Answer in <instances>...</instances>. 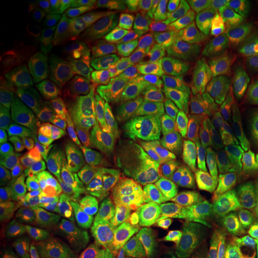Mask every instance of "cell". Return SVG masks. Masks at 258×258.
Masks as SVG:
<instances>
[{
  "instance_id": "6da1fadb",
  "label": "cell",
  "mask_w": 258,
  "mask_h": 258,
  "mask_svg": "<svg viewBox=\"0 0 258 258\" xmlns=\"http://www.w3.org/2000/svg\"><path fill=\"white\" fill-rule=\"evenodd\" d=\"M124 198L154 221L188 185L172 153L129 135L122 148Z\"/></svg>"
},
{
  "instance_id": "7a4b0ae2",
  "label": "cell",
  "mask_w": 258,
  "mask_h": 258,
  "mask_svg": "<svg viewBox=\"0 0 258 258\" xmlns=\"http://www.w3.org/2000/svg\"><path fill=\"white\" fill-rule=\"evenodd\" d=\"M71 164L74 182L86 207H97L114 200L124 186L118 145L110 135L97 131L85 135L74 147Z\"/></svg>"
},
{
  "instance_id": "3957f363",
  "label": "cell",
  "mask_w": 258,
  "mask_h": 258,
  "mask_svg": "<svg viewBox=\"0 0 258 258\" xmlns=\"http://www.w3.org/2000/svg\"><path fill=\"white\" fill-rule=\"evenodd\" d=\"M12 192L19 207L43 220L78 217L83 213L79 192L63 161L37 167L16 183Z\"/></svg>"
},
{
  "instance_id": "277c9868",
  "label": "cell",
  "mask_w": 258,
  "mask_h": 258,
  "mask_svg": "<svg viewBox=\"0 0 258 258\" xmlns=\"http://www.w3.org/2000/svg\"><path fill=\"white\" fill-rule=\"evenodd\" d=\"M231 211L211 192L188 189L167 213V238L178 245L217 238L225 231Z\"/></svg>"
},
{
  "instance_id": "5b68a950",
  "label": "cell",
  "mask_w": 258,
  "mask_h": 258,
  "mask_svg": "<svg viewBox=\"0 0 258 258\" xmlns=\"http://www.w3.org/2000/svg\"><path fill=\"white\" fill-rule=\"evenodd\" d=\"M226 139L209 140L196 148L170 147L188 185L203 189L222 201L227 200V186L232 172L227 165Z\"/></svg>"
},
{
  "instance_id": "8992f818",
  "label": "cell",
  "mask_w": 258,
  "mask_h": 258,
  "mask_svg": "<svg viewBox=\"0 0 258 258\" xmlns=\"http://www.w3.org/2000/svg\"><path fill=\"white\" fill-rule=\"evenodd\" d=\"M178 48L171 46L159 35L141 66L135 84L133 109L135 114L152 112L173 101V67Z\"/></svg>"
},
{
  "instance_id": "52a82bcc",
  "label": "cell",
  "mask_w": 258,
  "mask_h": 258,
  "mask_svg": "<svg viewBox=\"0 0 258 258\" xmlns=\"http://www.w3.org/2000/svg\"><path fill=\"white\" fill-rule=\"evenodd\" d=\"M159 129L172 139L170 147L196 148L209 140L226 139L227 124L212 105L192 101L161 116Z\"/></svg>"
},
{
  "instance_id": "ba28073f",
  "label": "cell",
  "mask_w": 258,
  "mask_h": 258,
  "mask_svg": "<svg viewBox=\"0 0 258 258\" xmlns=\"http://www.w3.org/2000/svg\"><path fill=\"white\" fill-rule=\"evenodd\" d=\"M90 215L104 239L115 249H137L152 235L148 219L137 207L122 200H110Z\"/></svg>"
},
{
  "instance_id": "9c48e42d",
  "label": "cell",
  "mask_w": 258,
  "mask_h": 258,
  "mask_svg": "<svg viewBox=\"0 0 258 258\" xmlns=\"http://www.w3.org/2000/svg\"><path fill=\"white\" fill-rule=\"evenodd\" d=\"M258 92V44L218 71L200 95L218 105L234 104Z\"/></svg>"
},
{
  "instance_id": "30bf717a",
  "label": "cell",
  "mask_w": 258,
  "mask_h": 258,
  "mask_svg": "<svg viewBox=\"0 0 258 258\" xmlns=\"http://www.w3.org/2000/svg\"><path fill=\"white\" fill-rule=\"evenodd\" d=\"M40 231L60 258H109L101 238L89 222L78 217L44 220Z\"/></svg>"
},
{
  "instance_id": "8fae6325",
  "label": "cell",
  "mask_w": 258,
  "mask_h": 258,
  "mask_svg": "<svg viewBox=\"0 0 258 258\" xmlns=\"http://www.w3.org/2000/svg\"><path fill=\"white\" fill-rule=\"evenodd\" d=\"M140 63L127 70L109 71L99 98L101 123L109 134L118 135L128 127L134 114L133 98L135 78L140 73Z\"/></svg>"
},
{
  "instance_id": "7c38bea8",
  "label": "cell",
  "mask_w": 258,
  "mask_h": 258,
  "mask_svg": "<svg viewBox=\"0 0 258 258\" xmlns=\"http://www.w3.org/2000/svg\"><path fill=\"white\" fill-rule=\"evenodd\" d=\"M203 40L178 48L173 67V101H188L209 77L222 69Z\"/></svg>"
},
{
  "instance_id": "4fadbf2b",
  "label": "cell",
  "mask_w": 258,
  "mask_h": 258,
  "mask_svg": "<svg viewBox=\"0 0 258 258\" xmlns=\"http://www.w3.org/2000/svg\"><path fill=\"white\" fill-rule=\"evenodd\" d=\"M35 220L17 202H3L0 222L2 258H29L34 245Z\"/></svg>"
},
{
  "instance_id": "5bb4252c",
  "label": "cell",
  "mask_w": 258,
  "mask_h": 258,
  "mask_svg": "<svg viewBox=\"0 0 258 258\" xmlns=\"http://www.w3.org/2000/svg\"><path fill=\"white\" fill-rule=\"evenodd\" d=\"M239 212L231 211L228 222L221 235L211 239L192 240L179 245L182 249L176 258H239L237 224Z\"/></svg>"
},
{
  "instance_id": "9a60e30c",
  "label": "cell",
  "mask_w": 258,
  "mask_h": 258,
  "mask_svg": "<svg viewBox=\"0 0 258 258\" xmlns=\"http://www.w3.org/2000/svg\"><path fill=\"white\" fill-rule=\"evenodd\" d=\"M235 16H209V17H200L192 19H183V21H173L164 29L161 36L171 46L180 48L188 46L194 42L201 41L200 38L225 28L227 24L237 21Z\"/></svg>"
},
{
  "instance_id": "2e32d148",
  "label": "cell",
  "mask_w": 258,
  "mask_h": 258,
  "mask_svg": "<svg viewBox=\"0 0 258 258\" xmlns=\"http://www.w3.org/2000/svg\"><path fill=\"white\" fill-rule=\"evenodd\" d=\"M209 51L226 66L258 44V28H232L203 38Z\"/></svg>"
},
{
  "instance_id": "e0dca14e",
  "label": "cell",
  "mask_w": 258,
  "mask_h": 258,
  "mask_svg": "<svg viewBox=\"0 0 258 258\" xmlns=\"http://www.w3.org/2000/svg\"><path fill=\"white\" fill-rule=\"evenodd\" d=\"M97 18L109 25L112 30L129 34L127 12L123 2L120 0H101L83 3L74 12V27H82L86 21Z\"/></svg>"
},
{
  "instance_id": "ac0fdd59",
  "label": "cell",
  "mask_w": 258,
  "mask_h": 258,
  "mask_svg": "<svg viewBox=\"0 0 258 258\" xmlns=\"http://www.w3.org/2000/svg\"><path fill=\"white\" fill-rule=\"evenodd\" d=\"M152 35L121 34L116 37L109 55V63L116 69L127 70L137 66L148 50L153 48Z\"/></svg>"
},
{
  "instance_id": "d6986e66",
  "label": "cell",
  "mask_w": 258,
  "mask_h": 258,
  "mask_svg": "<svg viewBox=\"0 0 258 258\" xmlns=\"http://www.w3.org/2000/svg\"><path fill=\"white\" fill-rule=\"evenodd\" d=\"M228 151L258 140V99H249L239 106L227 123Z\"/></svg>"
},
{
  "instance_id": "ffe728a7",
  "label": "cell",
  "mask_w": 258,
  "mask_h": 258,
  "mask_svg": "<svg viewBox=\"0 0 258 258\" xmlns=\"http://www.w3.org/2000/svg\"><path fill=\"white\" fill-rule=\"evenodd\" d=\"M241 5L238 0H182L176 21L209 16H235Z\"/></svg>"
},
{
  "instance_id": "44dd1931",
  "label": "cell",
  "mask_w": 258,
  "mask_h": 258,
  "mask_svg": "<svg viewBox=\"0 0 258 258\" xmlns=\"http://www.w3.org/2000/svg\"><path fill=\"white\" fill-rule=\"evenodd\" d=\"M227 202L237 212L258 213V175L232 178L227 186Z\"/></svg>"
},
{
  "instance_id": "7402d4cb",
  "label": "cell",
  "mask_w": 258,
  "mask_h": 258,
  "mask_svg": "<svg viewBox=\"0 0 258 258\" xmlns=\"http://www.w3.org/2000/svg\"><path fill=\"white\" fill-rule=\"evenodd\" d=\"M115 30L97 18L86 21L80 27L82 46L95 56H102L115 37Z\"/></svg>"
},
{
  "instance_id": "603a6c76",
  "label": "cell",
  "mask_w": 258,
  "mask_h": 258,
  "mask_svg": "<svg viewBox=\"0 0 258 258\" xmlns=\"http://www.w3.org/2000/svg\"><path fill=\"white\" fill-rule=\"evenodd\" d=\"M66 74L71 84L85 93H95L104 85L103 70L96 63L74 61L67 64Z\"/></svg>"
},
{
  "instance_id": "cb8c5ba5",
  "label": "cell",
  "mask_w": 258,
  "mask_h": 258,
  "mask_svg": "<svg viewBox=\"0 0 258 258\" xmlns=\"http://www.w3.org/2000/svg\"><path fill=\"white\" fill-rule=\"evenodd\" d=\"M123 4L127 12L129 34L152 35L151 22L153 0H124Z\"/></svg>"
},
{
  "instance_id": "d4e9b609",
  "label": "cell",
  "mask_w": 258,
  "mask_h": 258,
  "mask_svg": "<svg viewBox=\"0 0 258 258\" xmlns=\"http://www.w3.org/2000/svg\"><path fill=\"white\" fill-rule=\"evenodd\" d=\"M227 165L241 176L258 175V140L228 151Z\"/></svg>"
},
{
  "instance_id": "484cf974",
  "label": "cell",
  "mask_w": 258,
  "mask_h": 258,
  "mask_svg": "<svg viewBox=\"0 0 258 258\" xmlns=\"http://www.w3.org/2000/svg\"><path fill=\"white\" fill-rule=\"evenodd\" d=\"M182 0H153L151 34H157L167 22L176 18Z\"/></svg>"
},
{
  "instance_id": "4316f807",
  "label": "cell",
  "mask_w": 258,
  "mask_h": 258,
  "mask_svg": "<svg viewBox=\"0 0 258 258\" xmlns=\"http://www.w3.org/2000/svg\"><path fill=\"white\" fill-rule=\"evenodd\" d=\"M240 226L245 235L258 247V213H247Z\"/></svg>"
},
{
  "instance_id": "83f0119b",
  "label": "cell",
  "mask_w": 258,
  "mask_h": 258,
  "mask_svg": "<svg viewBox=\"0 0 258 258\" xmlns=\"http://www.w3.org/2000/svg\"><path fill=\"white\" fill-rule=\"evenodd\" d=\"M128 258H163L152 243H145L141 246L127 251Z\"/></svg>"
},
{
  "instance_id": "f1b7e54d",
  "label": "cell",
  "mask_w": 258,
  "mask_h": 258,
  "mask_svg": "<svg viewBox=\"0 0 258 258\" xmlns=\"http://www.w3.org/2000/svg\"><path fill=\"white\" fill-rule=\"evenodd\" d=\"M238 252L239 258H258V247L246 235L238 237Z\"/></svg>"
},
{
  "instance_id": "f546056e",
  "label": "cell",
  "mask_w": 258,
  "mask_h": 258,
  "mask_svg": "<svg viewBox=\"0 0 258 258\" xmlns=\"http://www.w3.org/2000/svg\"><path fill=\"white\" fill-rule=\"evenodd\" d=\"M237 17L241 19H254L258 21V0H246L241 2L237 12Z\"/></svg>"
},
{
  "instance_id": "4dcf8cb0",
  "label": "cell",
  "mask_w": 258,
  "mask_h": 258,
  "mask_svg": "<svg viewBox=\"0 0 258 258\" xmlns=\"http://www.w3.org/2000/svg\"><path fill=\"white\" fill-rule=\"evenodd\" d=\"M29 258H60V257L51 252L49 247L42 244L41 241L35 240V243L31 247L30 256H29Z\"/></svg>"
},
{
  "instance_id": "1f68e13d",
  "label": "cell",
  "mask_w": 258,
  "mask_h": 258,
  "mask_svg": "<svg viewBox=\"0 0 258 258\" xmlns=\"http://www.w3.org/2000/svg\"><path fill=\"white\" fill-rule=\"evenodd\" d=\"M109 258H128V254L124 252H112Z\"/></svg>"
}]
</instances>
